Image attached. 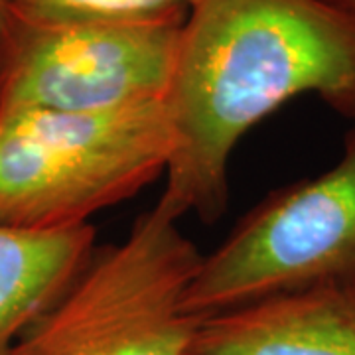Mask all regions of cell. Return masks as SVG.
I'll return each instance as SVG.
<instances>
[{
  "label": "cell",
  "instance_id": "cell-5",
  "mask_svg": "<svg viewBox=\"0 0 355 355\" xmlns=\"http://www.w3.org/2000/svg\"><path fill=\"white\" fill-rule=\"evenodd\" d=\"M186 18L58 22L0 0V111L93 113L162 101Z\"/></svg>",
  "mask_w": 355,
  "mask_h": 355
},
{
  "label": "cell",
  "instance_id": "cell-9",
  "mask_svg": "<svg viewBox=\"0 0 355 355\" xmlns=\"http://www.w3.org/2000/svg\"><path fill=\"white\" fill-rule=\"evenodd\" d=\"M331 2H336V4H340V6H343V8H347V10L355 12V0H331Z\"/></svg>",
  "mask_w": 355,
  "mask_h": 355
},
{
  "label": "cell",
  "instance_id": "cell-7",
  "mask_svg": "<svg viewBox=\"0 0 355 355\" xmlns=\"http://www.w3.org/2000/svg\"><path fill=\"white\" fill-rule=\"evenodd\" d=\"M95 251L91 225L28 231L0 227V355L73 282Z\"/></svg>",
  "mask_w": 355,
  "mask_h": 355
},
{
  "label": "cell",
  "instance_id": "cell-6",
  "mask_svg": "<svg viewBox=\"0 0 355 355\" xmlns=\"http://www.w3.org/2000/svg\"><path fill=\"white\" fill-rule=\"evenodd\" d=\"M190 355H355V292H288L202 318Z\"/></svg>",
  "mask_w": 355,
  "mask_h": 355
},
{
  "label": "cell",
  "instance_id": "cell-4",
  "mask_svg": "<svg viewBox=\"0 0 355 355\" xmlns=\"http://www.w3.org/2000/svg\"><path fill=\"white\" fill-rule=\"evenodd\" d=\"M322 288L355 292V114L336 164L266 196L202 254L186 308L202 320Z\"/></svg>",
  "mask_w": 355,
  "mask_h": 355
},
{
  "label": "cell",
  "instance_id": "cell-8",
  "mask_svg": "<svg viewBox=\"0 0 355 355\" xmlns=\"http://www.w3.org/2000/svg\"><path fill=\"white\" fill-rule=\"evenodd\" d=\"M20 12L58 22H139L186 18L196 0H2Z\"/></svg>",
  "mask_w": 355,
  "mask_h": 355
},
{
  "label": "cell",
  "instance_id": "cell-2",
  "mask_svg": "<svg viewBox=\"0 0 355 355\" xmlns=\"http://www.w3.org/2000/svg\"><path fill=\"white\" fill-rule=\"evenodd\" d=\"M174 142L166 99L93 113L0 111V227L87 225L166 174Z\"/></svg>",
  "mask_w": 355,
  "mask_h": 355
},
{
  "label": "cell",
  "instance_id": "cell-1",
  "mask_svg": "<svg viewBox=\"0 0 355 355\" xmlns=\"http://www.w3.org/2000/svg\"><path fill=\"white\" fill-rule=\"evenodd\" d=\"M308 93L355 114V12L331 0H196L166 97L176 142L158 203L216 223L239 140Z\"/></svg>",
  "mask_w": 355,
  "mask_h": 355
},
{
  "label": "cell",
  "instance_id": "cell-3",
  "mask_svg": "<svg viewBox=\"0 0 355 355\" xmlns=\"http://www.w3.org/2000/svg\"><path fill=\"white\" fill-rule=\"evenodd\" d=\"M202 254L162 203L127 237L93 251L14 355H190L200 318L186 308Z\"/></svg>",
  "mask_w": 355,
  "mask_h": 355
}]
</instances>
